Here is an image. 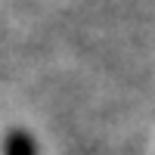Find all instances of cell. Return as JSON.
Segmentation results:
<instances>
[{
  "mask_svg": "<svg viewBox=\"0 0 155 155\" xmlns=\"http://www.w3.org/2000/svg\"><path fill=\"white\" fill-rule=\"evenodd\" d=\"M3 155H37V143L28 130L22 127H12L3 140Z\"/></svg>",
  "mask_w": 155,
  "mask_h": 155,
  "instance_id": "1",
  "label": "cell"
}]
</instances>
